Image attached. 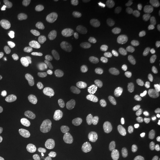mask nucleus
Listing matches in <instances>:
<instances>
[{
    "mask_svg": "<svg viewBox=\"0 0 160 160\" xmlns=\"http://www.w3.org/2000/svg\"><path fill=\"white\" fill-rule=\"evenodd\" d=\"M148 66L147 59L141 57H132L126 59L123 67L128 73L137 74L146 70Z\"/></svg>",
    "mask_w": 160,
    "mask_h": 160,
    "instance_id": "obj_3",
    "label": "nucleus"
},
{
    "mask_svg": "<svg viewBox=\"0 0 160 160\" xmlns=\"http://www.w3.org/2000/svg\"><path fill=\"white\" fill-rule=\"evenodd\" d=\"M116 30L113 26L106 24L96 29L92 35V40L98 45L106 46L113 39Z\"/></svg>",
    "mask_w": 160,
    "mask_h": 160,
    "instance_id": "obj_1",
    "label": "nucleus"
},
{
    "mask_svg": "<svg viewBox=\"0 0 160 160\" xmlns=\"http://www.w3.org/2000/svg\"><path fill=\"white\" fill-rule=\"evenodd\" d=\"M90 118L92 120L95 122H101L105 120L106 114L101 110H93L90 113Z\"/></svg>",
    "mask_w": 160,
    "mask_h": 160,
    "instance_id": "obj_24",
    "label": "nucleus"
},
{
    "mask_svg": "<svg viewBox=\"0 0 160 160\" xmlns=\"http://www.w3.org/2000/svg\"><path fill=\"white\" fill-rule=\"evenodd\" d=\"M142 6L144 10L152 12L157 7V2L155 0H143L142 1Z\"/></svg>",
    "mask_w": 160,
    "mask_h": 160,
    "instance_id": "obj_26",
    "label": "nucleus"
},
{
    "mask_svg": "<svg viewBox=\"0 0 160 160\" xmlns=\"http://www.w3.org/2000/svg\"><path fill=\"white\" fill-rule=\"evenodd\" d=\"M65 98L61 93L51 94L48 97V102L53 105H60L64 103Z\"/></svg>",
    "mask_w": 160,
    "mask_h": 160,
    "instance_id": "obj_20",
    "label": "nucleus"
},
{
    "mask_svg": "<svg viewBox=\"0 0 160 160\" xmlns=\"http://www.w3.org/2000/svg\"><path fill=\"white\" fill-rule=\"evenodd\" d=\"M51 115L54 118L55 122H57L58 128H62L63 125V121H62V120H63L62 115L61 113H58V112L52 113Z\"/></svg>",
    "mask_w": 160,
    "mask_h": 160,
    "instance_id": "obj_30",
    "label": "nucleus"
},
{
    "mask_svg": "<svg viewBox=\"0 0 160 160\" xmlns=\"http://www.w3.org/2000/svg\"><path fill=\"white\" fill-rule=\"evenodd\" d=\"M55 31L47 26H42L38 28L35 32L36 38L39 40L51 39L55 36Z\"/></svg>",
    "mask_w": 160,
    "mask_h": 160,
    "instance_id": "obj_11",
    "label": "nucleus"
},
{
    "mask_svg": "<svg viewBox=\"0 0 160 160\" xmlns=\"http://www.w3.org/2000/svg\"><path fill=\"white\" fill-rule=\"evenodd\" d=\"M94 147L99 150H103L106 147V143L102 139H97L94 142Z\"/></svg>",
    "mask_w": 160,
    "mask_h": 160,
    "instance_id": "obj_32",
    "label": "nucleus"
},
{
    "mask_svg": "<svg viewBox=\"0 0 160 160\" xmlns=\"http://www.w3.org/2000/svg\"><path fill=\"white\" fill-rule=\"evenodd\" d=\"M8 102L13 108H18L22 103V101L20 97L18 95L17 92H9L8 95Z\"/></svg>",
    "mask_w": 160,
    "mask_h": 160,
    "instance_id": "obj_19",
    "label": "nucleus"
},
{
    "mask_svg": "<svg viewBox=\"0 0 160 160\" xmlns=\"http://www.w3.org/2000/svg\"><path fill=\"white\" fill-rule=\"evenodd\" d=\"M24 113L28 120L30 121H34L38 118L37 112L32 108H27L24 110Z\"/></svg>",
    "mask_w": 160,
    "mask_h": 160,
    "instance_id": "obj_29",
    "label": "nucleus"
},
{
    "mask_svg": "<svg viewBox=\"0 0 160 160\" xmlns=\"http://www.w3.org/2000/svg\"><path fill=\"white\" fill-rule=\"evenodd\" d=\"M116 1H117L116 0H109V1H108V2H111V3H114V2H116Z\"/></svg>",
    "mask_w": 160,
    "mask_h": 160,
    "instance_id": "obj_37",
    "label": "nucleus"
},
{
    "mask_svg": "<svg viewBox=\"0 0 160 160\" xmlns=\"http://www.w3.org/2000/svg\"><path fill=\"white\" fill-rule=\"evenodd\" d=\"M50 154L54 160H68L67 154L58 147H53L51 149Z\"/></svg>",
    "mask_w": 160,
    "mask_h": 160,
    "instance_id": "obj_16",
    "label": "nucleus"
},
{
    "mask_svg": "<svg viewBox=\"0 0 160 160\" xmlns=\"http://www.w3.org/2000/svg\"><path fill=\"white\" fill-rule=\"evenodd\" d=\"M75 149L78 154L83 155L91 154L94 151V145L92 144L77 145L75 147Z\"/></svg>",
    "mask_w": 160,
    "mask_h": 160,
    "instance_id": "obj_17",
    "label": "nucleus"
},
{
    "mask_svg": "<svg viewBox=\"0 0 160 160\" xmlns=\"http://www.w3.org/2000/svg\"><path fill=\"white\" fill-rule=\"evenodd\" d=\"M76 136L81 141H87L95 137V132L91 126L82 125L76 129Z\"/></svg>",
    "mask_w": 160,
    "mask_h": 160,
    "instance_id": "obj_7",
    "label": "nucleus"
},
{
    "mask_svg": "<svg viewBox=\"0 0 160 160\" xmlns=\"http://www.w3.org/2000/svg\"><path fill=\"white\" fill-rule=\"evenodd\" d=\"M7 4L11 11L13 13V16L19 17L24 14L25 12V8L22 4H20L15 0H8L7 1Z\"/></svg>",
    "mask_w": 160,
    "mask_h": 160,
    "instance_id": "obj_14",
    "label": "nucleus"
},
{
    "mask_svg": "<svg viewBox=\"0 0 160 160\" xmlns=\"http://www.w3.org/2000/svg\"><path fill=\"white\" fill-rule=\"evenodd\" d=\"M152 59L155 63L160 66V50L155 52L152 55Z\"/></svg>",
    "mask_w": 160,
    "mask_h": 160,
    "instance_id": "obj_33",
    "label": "nucleus"
},
{
    "mask_svg": "<svg viewBox=\"0 0 160 160\" xmlns=\"http://www.w3.org/2000/svg\"><path fill=\"white\" fill-rule=\"evenodd\" d=\"M109 148L111 152L114 154H123L127 151L128 145L123 141L121 139H114L110 142Z\"/></svg>",
    "mask_w": 160,
    "mask_h": 160,
    "instance_id": "obj_9",
    "label": "nucleus"
},
{
    "mask_svg": "<svg viewBox=\"0 0 160 160\" xmlns=\"http://www.w3.org/2000/svg\"><path fill=\"white\" fill-rule=\"evenodd\" d=\"M29 64L26 62H20L17 67L18 72L23 77H26L29 75Z\"/></svg>",
    "mask_w": 160,
    "mask_h": 160,
    "instance_id": "obj_28",
    "label": "nucleus"
},
{
    "mask_svg": "<svg viewBox=\"0 0 160 160\" xmlns=\"http://www.w3.org/2000/svg\"><path fill=\"white\" fill-rule=\"evenodd\" d=\"M120 90L122 96L132 103L139 104L142 103L145 99L142 89L131 82L125 83L122 86Z\"/></svg>",
    "mask_w": 160,
    "mask_h": 160,
    "instance_id": "obj_2",
    "label": "nucleus"
},
{
    "mask_svg": "<svg viewBox=\"0 0 160 160\" xmlns=\"http://www.w3.org/2000/svg\"><path fill=\"white\" fill-rule=\"evenodd\" d=\"M71 53L75 57L82 59H86L90 56L87 48L81 43L75 44L71 49Z\"/></svg>",
    "mask_w": 160,
    "mask_h": 160,
    "instance_id": "obj_13",
    "label": "nucleus"
},
{
    "mask_svg": "<svg viewBox=\"0 0 160 160\" xmlns=\"http://www.w3.org/2000/svg\"><path fill=\"white\" fill-rule=\"evenodd\" d=\"M146 32L151 35L158 36L160 34V25L157 23L149 22L145 26Z\"/></svg>",
    "mask_w": 160,
    "mask_h": 160,
    "instance_id": "obj_23",
    "label": "nucleus"
},
{
    "mask_svg": "<svg viewBox=\"0 0 160 160\" xmlns=\"http://www.w3.org/2000/svg\"><path fill=\"white\" fill-rule=\"evenodd\" d=\"M13 15V13L12 11L10 10H7L6 12V13L3 15V16L2 17V20L4 22L6 21H10L12 20V16Z\"/></svg>",
    "mask_w": 160,
    "mask_h": 160,
    "instance_id": "obj_34",
    "label": "nucleus"
},
{
    "mask_svg": "<svg viewBox=\"0 0 160 160\" xmlns=\"http://www.w3.org/2000/svg\"><path fill=\"white\" fill-rule=\"evenodd\" d=\"M5 154L4 153L3 151H2L1 150H0V160H2L4 158Z\"/></svg>",
    "mask_w": 160,
    "mask_h": 160,
    "instance_id": "obj_36",
    "label": "nucleus"
},
{
    "mask_svg": "<svg viewBox=\"0 0 160 160\" xmlns=\"http://www.w3.org/2000/svg\"><path fill=\"white\" fill-rule=\"evenodd\" d=\"M16 89L22 96H26L30 92V88L29 86L22 82H17L15 84Z\"/></svg>",
    "mask_w": 160,
    "mask_h": 160,
    "instance_id": "obj_25",
    "label": "nucleus"
},
{
    "mask_svg": "<svg viewBox=\"0 0 160 160\" xmlns=\"http://www.w3.org/2000/svg\"><path fill=\"white\" fill-rule=\"evenodd\" d=\"M61 2V0H47L45 4V10L50 12H54L58 10Z\"/></svg>",
    "mask_w": 160,
    "mask_h": 160,
    "instance_id": "obj_22",
    "label": "nucleus"
},
{
    "mask_svg": "<svg viewBox=\"0 0 160 160\" xmlns=\"http://www.w3.org/2000/svg\"><path fill=\"white\" fill-rule=\"evenodd\" d=\"M8 108L4 104H0V118L3 116L7 112Z\"/></svg>",
    "mask_w": 160,
    "mask_h": 160,
    "instance_id": "obj_35",
    "label": "nucleus"
},
{
    "mask_svg": "<svg viewBox=\"0 0 160 160\" xmlns=\"http://www.w3.org/2000/svg\"><path fill=\"white\" fill-rule=\"evenodd\" d=\"M147 69L148 71L149 75L150 76L151 78H155L157 77V69L155 65H152V64L148 65Z\"/></svg>",
    "mask_w": 160,
    "mask_h": 160,
    "instance_id": "obj_31",
    "label": "nucleus"
},
{
    "mask_svg": "<svg viewBox=\"0 0 160 160\" xmlns=\"http://www.w3.org/2000/svg\"><path fill=\"white\" fill-rule=\"evenodd\" d=\"M113 72V63L110 61L106 60L100 63L96 70V75L100 80H108Z\"/></svg>",
    "mask_w": 160,
    "mask_h": 160,
    "instance_id": "obj_6",
    "label": "nucleus"
},
{
    "mask_svg": "<svg viewBox=\"0 0 160 160\" xmlns=\"http://www.w3.org/2000/svg\"><path fill=\"white\" fill-rule=\"evenodd\" d=\"M62 109L69 112H84L86 110L84 106L81 105L75 104H65L63 106Z\"/></svg>",
    "mask_w": 160,
    "mask_h": 160,
    "instance_id": "obj_27",
    "label": "nucleus"
},
{
    "mask_svg": "<svg viewBox=\"0 0 160 160\" xmlns=\"http://www.w3.org/2000/svg\"><path fill=\"white\" fill-rule=\"evenodd\" d=\"M76 81L78 86L85 88L92 82V76L90 72L82 71L80 72L77 75Z\"/></svg>",
    "mask_w": 160,
    "mask_h": 160,
    "instance_id": "obj_12",
    "label": "nucleus"
},
{
    "mask_svg": "<svg viewBox=\"0 0 160 160\" xmlns=\"http://www.w3.org/2000/svg\"><path fill=\"white\" fill-rule=\"evenodd\" d=\"M58 88L59 92L61 94L70 97H79L81 94L80 88L71 81H63L59 84Z\"/></svg>",
    "mask_w": 160,
    "mask_h": 160,
    "instance_id": "obj_5",
    "label": "nucleus"
},
{
    "mask_svg": "<svg viewBox=\"0 0 160 160\" xmlns=\"http://www.w3.org/2000/svg\"><path fill=\"white\" fill-rule=\"evenodd\" d=\"M88 17V14L87 12L84 10L79 9L72 12L70 16V19L72 22L81 23L87 20Z\"/></svg>",
    "mask_w": 160,
    "mask_h": 160,
    "instance_id": "obj_15",
    "label": "nucleus"
},
{
    "mask_svg": "<svg viewBox=\"0 0 160 160\" xmlns=\"http://www.w3.org/2000/svg\"><path fill=\"white\" fill-rule=\"evenodd\" d=\"M61 64L64 68H65L71 72H78L80 69L79 64L71 59H62L61 61Z\"/></svg>",
    "mask_w": 160,
    "mask_h": 160,
    "instance_id": "obj_18",
    "label": "nucleus"
},
{
    "mask_svg": "<svg viewBox=\"0 0 160 160\" xmlns=\"http://www.w3.org/2000/svg\"><path fill=\"white\" fill-rule=\"evenodd\" d=\"M88 123L90 126L93 129V130L94 131V132L97 134V136H98L102 139H105L107 137L106 133L100 124L92 120H90Z\"/></svg>",
    "mask_w": 160,
    "mask_h": 160,
    "instance_id": "obj_21",
    "label": "nucleus"
},
{
    "mask_svg": "<svg viewBox=\"0 0 160 160\" xmlns=\"http://www.w3.org/2000/svg\"><path fill=\"white\" fill-rule=\"evenodd\" d=\"M103 107L110 119L113 120H118L119 119L120 113L119 110L113 102L110 100H104Z\"/></svg>",
    "mask_w": 160,
    "mask_h": 160,
    "instance_id": "obj_10",
    "label": "nucleus"
},
{
    "mask_svg": "<svg viewBox=\"0 0 160 160\" xmlns=\"http://www.w3.org/2000/svg\"><path fill=\"white\" fill-rule=\"evenodd\" d=\"M41 123L44 129L50 133H55L58 131V126L54 118L51 114L43 115L41 118Z\"/></svg>",
    "mask_w": 160,
    "mask_h": 160,
    "instance_id": "obj_8",
    "label": "nucleus"
},
{
    "mask_svg": "<svg viewBox=\"0 0 160 160\" xmlns=\"http://www.w3.org/2000/svg\"><path fill=\"white\" fill-rule=\"evenodd\" d=\"M0 48L4 55L11 59L19 57L22 53V48L19 43L16 40L10 39L2 40L0 43Z\"/></svg>",
    "mask_w": 160,
    "mask_h": 160,
    "instance_id": "obj_4",
    "label": "nucleus"
}]
</instances>
